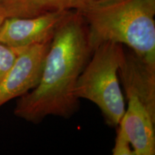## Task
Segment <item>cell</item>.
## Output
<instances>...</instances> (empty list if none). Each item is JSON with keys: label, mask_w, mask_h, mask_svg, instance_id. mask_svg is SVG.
<instances>
[{"label": "cell", "mask_w": 155, "mask_h": 155, "mask_svg": "<svg viewBox=\"0 0 155 155\" xmlns=\"http://www.w3.org/2000/svg\"><path fill=\"white\" fill-rule=\"evenodd\" d=\"M93 50L85 20L72 10L59 25L46 54L38 85L19 97L14 110L17 117L39 124L46 116L70 118L77 111L76 83Z\"/></svg>", "instance_id": "cell-1"}, {"label": "cell", "mask_w": 155, "mask_h": 155, "mask_svg": "<svg viewBox=\"0 0 155 155\" xmlns=\"http://www.w3.org/2000/svg\"><path fill=\"white\" fill-rule=\"evenodd\" d=\"M75 10L92 50L106 42L125 45L155 66V0H96Z\"/></svg>", "instance_id": "cell-2"}, {"label": "cell", "mask_w": 155, "mask_h": 155, "mask_svg": "<svg viewBox=\"0 0 155 155\" xmlns=\"http://www.w3.org/2000/svg\"><path fill=\"white\" fill-rule=\"evenodd\" d=\"M123 45L106 42L93 50L75 86V96L99 108L107 124L118 127L125 112V103L119 81Z\"/></svg>", "instance_id": "cell-3"}, {"label": "cell", "mask_w": 155, "mask_h": 155, "mask_svg": "<svg viewBox=\"0 0 155 155\" xmlns=\"http://www.w3.org/2000/svg\"><path fill=\"white\" fill-rule=\"evenodd\" d=\"M71 11L53 12L32 17H6L0 27V42L20 49L51 41Z\"/></svg>", "instance_id": "cell-4"}, {"label": "cell", "mask_w": 155, "mask_h": 155, "mask_svg": "<svg viewBox=\"0 0 155 155\" xmlns=\"http://www.w3.org/2000/svg\"><path fill=\"white\" fill-rule=\"evenodd\" d=\"M50 42L19 49L14 65L0 82V107L38 85Z\"/></svg>", "instance_id": "cell-5"}, {"label": "cell", "mask_w": 155, "mask_h": 155, "mask_svg": "<svg viewBox=\"0 0 155 155\" xmlns=\"http://www.w3.org/2000/svg\"><path fill=\"white\" fill-rule=\"evenodd\" d=\"M96 0H0L5 17H32L63 10H75Z\"/></svg>", "instance_id": "cell-6"}, {"label": "cell", "mask_w": 155, "mask_h": 155, "mask_svg": "<svg viewBox=\"0 0 155 155\" xmlns=\"http://www.w3.org/2000/svg\"><path fill=\"white\" fill-rule=\"evenodd\" d=\"M19 49L12 48L0 42V82L12 68Z\"/></svg>", "instance_id": "cell-7"}, {"label": "cell", "mask_w": 155, "mask_h": 155, "mask_svg": "<svg viewBox=\"0 0 155 155\" xmlns=\"http://www.w3.org/2000/svg\"><path fill=\"white\" fill-rule=\"evenodd\" d=\"M5 19V17H4L3 15L1 14V13H0V27H1V25H2V24L4 19Z\"/></svg>", "instance_id": "cell-8"}]
</instances>
